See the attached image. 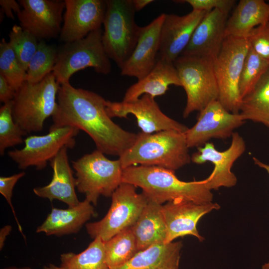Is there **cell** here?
Segmentation results:
<instances>
[{"label": "cell", "instance_id": "5", "mask_svg": "<svg viewBox=\"0 0 269 269\" xmlns=\"http://www.w3.org/2000/svg\"><path fill=\"white\" fill-rule=\"evenodd\" d=\"M102 42L110 60L121 69L136 44L140 26L135 23L132 0H106Z\"/></svg>", "mask_w": 269, "mask_h": 269}, {"label": "cell", "instance_id": "26", "mask_svg": "<svg viewBox=\"0 0 269 269\" xmlns=\"http://www.w3.org/2000/svg\"><path fill=\"white\" fill-rule=\"evenodd\" d=\"M162 205L148 201L139 218L131 227L138 251L155 244H165L166 227Z\"/></svg>", "mask_w": 269, "mask_h": 269}, {"label": "cell", "instance_id": "45", "mask_svg": "<svg viewBox=\"0 0 269 269\" xmlns=\"http://www.w3.org/2000/svg\"><path fill=\"white\" fill-rule=\"evenodd\" d=\"M262 269H269V261L264 264L262 268Z\"/></svg>", "mask_w": 269, "mask_h": 269}, {"label": "cell", "instance_id": "24", "mask_svg": "<svg viewBox=\"0 0 269 269\" xmlns=\"http://www.w3.org/2000/svg\"><path fill=\"white\" fill-rule=\"evenodd\" d=\"M269 21V3L264 0H241L228 18L225 35L247 38L255 27Z\"/></svg>", "mask_w": 269, "mask_h": 269}, {"label": "cell", "instance_id": "11", "mask_svg": "<svg viewBox=\"0 0 269 269\" xmlns=\"http://www.w3.org/2000/svg\"><path fill=\"white\" fill-rule=\"evenodd\" d=\"M79 130L72 127L49 128L48 134L30 135L24 140V145L20 149L9 151L8 156L21 169L35 167L36 170L45 168L48 162L63 148H73L75 137Z\"/></svg>", "mask_w": 269, "mask_h": 269}, {"label": "cell", "instance_id": "36", "mask_svg": "<svg viewBox=\"0 0 269 269\" xmlns=\"http://www.w3.org/2000/svg\"><path fill=\"white\" fill-rule=\"evenodd\" d=\"M25 175V173L22 171L13 174L9 176H0V193L4 197L8 205L10 207L15 221L17 225L19 231L22 234L24 239L25 240V237L23 233L22 227L19 223L11 202L13 189L17 181Z\"/></svg>", "mask_w": 269, "mask_h": 269}, {"label": "cell", "instance_id": "19", "mask_svg": "<svg viewBox=\"0 0 269 269\" xmlns=\"http://www.w3.org/2000/svg\"><path fill=\"white\" fill-rule=\"evenodd\" d=\"M229 12L215 9L206 13L194 30L181 55L207 58L214 60L226 37Z\"/></svg>", "mask_w": 269, "mask_h": 269}, {"label": "cell", "instance_id": "44", "mask_svg": "<svg viewBox=\"0 0 269 269\" xmlns=\"http://www.w3.org/2000/svg\"><path fill=\"white\" fill-rule=\"evenodd\" d=\"M2 269H33L30 267H16V266H9V267H6Z\"/></svg>", "mask_w": 269, "mask_h": 269}, {"label": "cell", "instance_id": "10", "mask_svg": "<svg viewBox=\"0 0 269 269\" xmlns=\"http://www.w3.org/2000/svg\"><path fill=\"white\" fill-rule=\"evenodd\" d=\"M136 187L122 182L112 194L111 206L101 220L85 225L88 235L93 239L100 237L106 242L123 230L132 227L137 221L148 202Z\"/></svg>", "mask_w": 269, "mask_h": 269}, {"label": "cell", "instance_id": "18", "mask_svg": "<svg viewBox=\"0 0 269 269\" xmlns=\"http://www.w3.org/2000/svg\"><path fill=\"white\" fill-rule=\"evenodd\" d=\"M206 13L192 10L182 16L165 13L160 30L157 58L174 62L188 45L194 30Z\"/></svg>", "mask_w": 269, "mask_h": 269}, {"label": "cell", "instance_id": "22", "mask_svg": "<svg viewBox=\"0 0 269 269\" xmlns=\"http://www.w3.org/2000/svg\"><path fill=\"white\" fill-rule=\"evenodd\" d=\"M96 215L93 206L86 199L77 205L67 209L53 207L45 221L37 227L36 232L58 237L75 234Z\"/></svg>", "mask_w": 269, "mask_h": 269}, {"label": "cell", "instance_id": "6", "mask_svg": "<svg viewBox=\"0 0 269 269\" xmlns=\"http://www.w3.org/2000/svg\"><path fill=\"white\" fill-rule=\"evenodd\" d=\"M103 30H95L85 37L66 43L57 51L52 73L60 85L70 83L71 76L86 68L91 67L99 74L107 75L111 63L102 42Z\"/></svg>", "mask_w": 269, "mask_h": 269}, {"label": "cell", "instance_id": "13", "mask_svg": "<svg viewBox=\"0 0 269 269\" xmlns=\"http://www.w3.org/2000/svg\"><path fill=\"white\" fill-rule=\"evenodd\" d=\"M245 122L240 113H232L218 100L213 101L199 112L196 124L185 133L188 146L198 148L212 138H228Z\"/></svg>", "mask_w": 269, "mask_h": 269}, {"label": "cell", "instance_id": "30", "mask_svg": "<svg viewBox=\"0 0 269 269\" xmlns=\"http://www.w3.org/2000/svg\"><path fill=\"white\" fill-rule=\"evenodd\" d=\"M58 50L43 40L38 42L37 49L26 71V81L35 84L51 73L55 64Z\"/></svg>", "mask_w": 269, "mask_h": 269}, {"label": "cell", "instance_id": "12", "mask_svg": "<svg viewBox=\"0 0 269 269\" xmlns=\"http://www.w3.org/2000/svg\"><path fill=\"white\" fill-rule=\"evenodd\" d=\"M106 111L111 118H127L134 115L141 132L152 134L162 131L174 130L185 133L189 128L164 114L154 98L144 94L132 101H107Z\"/></svg>", "mask_w": 269, "mask_h": 269}, {"label": "cell", "instance_id": "14", "mask_svg": "<svg viewBox=\"0 0 269 269\" xmlns=\"http://www.w3.org/2000/svg\"><path fill=\"white\" fill-rule=\"evenodd\" d=\"M246 143L242 136L234 132L232 135L230 146L225 150H218L211 142L206 143L197 148V152L191 156V161L201 164L210 162L214 169L210 175L205 179L207 187L210 190H218L222 187H232L237 182L231 169L234 162L244 153Z\"/></svg>", "mask_w": 269, "mask_h": 269}, {"label": "cell", "instance_id": "29", "mask_svg": "<svg viewBox=\"0 0 269 269\" xmlns=\"http://www.w3.org/2000/svg\"><path fill=\"white\" fill-rule=\"evenodd\" d=\"M104 245L106 263L109 269L124 265L139 252L131 227L104 242Z\"/></svg>", "mask_w": 269, "mask_h": 269}, {"label": "cell", "instance_id": "3", "mask_svg": "<svg viewBox=\"0 0 269 269\" xmlns=\"http://www.w3.org/2000/svg\"><path fill=\"white\" fill-rule=\"evenodd\" d=\"M189 148L185 133L174 130L152 134L141 132L119 159L123 169L138 164L175 171L191 161Z\"/></svg>", "mask_w": 269, "mask_h": 269}, {"label": "cell", "instance_id": "38", "mask_svg": "<svg viewBox=\"0 0 269 269\" xmlns=\"http://www.w3.org/2000/svg\"><path fill=\"white\" fill-rule=\"evenodd\" d=\"M15 90L4 77L0 74V101L4 104L12 101L15 94Z\"/></svg>", "mask_w": 269, "mask_h": 269}, {"label": "cell", "instance_id": "4", "mask_svg": "<svg viewBox=\"0 0 269 269\" xmlns=\"http://www.w3.org/2000/svg\"><path fill=\"white\" fill-rule=\"evenodd\" d=\"M60 85L51 72L35 84L25 81L12 100L14 122L27 134L42 131L45 121L54 115Z\"/></svg>", "mask_w": 269, "mask_h": 269}, {"label": "cell", "instance_id": "28", "mask_svg": "<svg viewBox=\"0 0 269 269\" xmlns=\"http://www.w3.org/2000/svg\"><path fill=\"white\" fill-rule=\"evenodd\" d=\"M60 262V266L64 269H109L106 260L104 242L100 237L94 239L80 253L61 254Z\"/></svg>", "mask_w": 269, "mask_h": 269}, {"label": "cell", "instance_id": "31", "mask_svg": "<svg viewBox=\"0 0 269 269\" xmlns=\"http://www.w3.org/2000/svg\"><path fill=\"white\" fill-rule=\"evenodd\" d=\"M269 68V62L256 53L250 46L239 81L242 99L253 89Z\"/></svg>", "mask_w": 269, "mask_h": 269}, {"label": "cell", "instance_id": "34", "mask_svg": "<svg viewBox=\"0 0 269 269\" xmlns=\"http://www.w3.org/2000/svg\"><path fill=\"white\" fill-rule=\"evenodd\" d=\"M0 74L16 91L26 81V71L17 60L8 42H0Z\"/></svg>", "mask_w": 269, "mask_h": 269}, {"label": "cell", "instance_id": "43", "mask_svg": "<svg viewBox=\"0 0 269 269\" xmlns=\"http://www.w3.org/2000/svg\"><path fill=\"white\" fill-rule=\"evenodd\" d=\"M43 269H64L61 266H57L52 264H49L47 266H44Z\"/></svg>", "mask_w": 269, "mask_h": 269}, {"label": "cell", "instance_id": "17", "mask_svg": "<svg viewBox=\"0 0 269 269\" xmlns=\"http://www.w3.org/2000/svg\"><path fill=\"white\" fill-rule=\"evenodd\" d=\"M220 208L216 203L201 204L184 200L169 201L162 205V213L166 227L165 244L187 235L193 236L203 241L204 238L197 229L198 221L205 214Z\"/></svg>", "mask_w": 269, "mask_h": 269}, {"label": "cell", "instance_id": "25", "mask_svg": "<svg viewBox=\"0 0 269 269\" xmlns=\"http://www.w3.org/2000/svg\"><path fill=\"white\" fill-rule=\"evenodd\" d=\"M182 246L181 241L153 245L124 265L110 269H178Z\"/></svg>", "mask_w": 269, "mask_h": 269}, {"label": "cell", "instance_id": "21", "mask_svg": "<svg viewBox=\"0 0 269 269\" xmlns=\"http://www.w3.org/2000/svg\"><path fill=\"white\" fill-rule=\"evenodd\" d=\"M67 149V147H63L49 161L53 171L49 183L35 187L33 191L39 197L47 199L51 202L59 200L71 207L77 205L80 201L76 195V180L69 163Z\"/></svg>", "mask_w": 269, "mask_h": 269}, {"label": "cell", "instance_id": "8", "mask_svg": "<svg viewBox=\"0 0 269 269\" xmlns=\"http://www.w3.org/2000/svg\"><path fill=\"white\" fill-rule=\"evenodd\" d=\"M214 61L204 57L180 55L174 61L187 97L183 113L184 118L218 100L219 89Z\"/></svg>", "mask_w": 269, "mask_h": 269}, {"label": "cell", "instance_id": "33", "mask_svg": "<svg viewBox=\"0 0 269 269\" xmlns=\"http://www.w3.org/2000/svg\"><path fill=\"white\" fill-rule=\"evenodd\" d=\"M37 40L33 35L16 24L13 25L9 33L8 43L26 71L37 49Z\"/></svg>", "mask_w": 269, "mask_h": 269}, {"label": "cell", "instance_id": "23", "mask_svg": "<svg viewBox=\"0 0 269 269\" xmlns=\"http://www.w3.org/2000/svg\"><path fill=\"white\" fill-rule=\"evenodd\" d=\"M172 85L181 87L173 62L157 58L152 70L127 89L123 101L136 100L144 94L154 98L165 94Z\"/></svg>", "mask_w": 269, "mask_h": 269}, {"label": "cell", "instance_id": "35", "mask_svg": "<svg viewBox=\"0 0 269 269\" xmlns=\"http://www.w3.org/2000/svg\"><path fill=\"white\" fill-rule=\"evenodd\" d=\"M247 38L251 48L269 62V21L253 29Z\"/></svg>", "mask_w": 269, "mask_h": 269}, {"label": "cell", "instance_id": "42", "mask_svg": "<svg viewBox=\"0 0 269 269\" xmlns=\"http://www.w3.org/2000/svg\"><path fill=\"white\" fill-rule=\"evenodd\" d=\"M254 163L260 167L264 169L269 174V165L265 163L256 157H253Z\"/></svg>", "mask_w": 269, "mask_h": 269}, {"label": "cell", "instance_id": "9", "mask_svg": "<svg viewBox=\"0 0 269 269\" xmlns=\"http://www.w3.org/2000/svg\"><path fill=\"white\" fill-rule=\"evenodd\" d=\"M249 48L248 38L226 36L214 61L219 89L218 100L232 113H240L242 99L239 91V81Z\"/></svg>", "mask_w": 269, "mask_h": 269}, {"label": "cell", "instance_id": "16", "mask_svg": "<svg viewBox=\"0 0 269 269\" xmlns=\"http://www.w3.org/2000/svg\"><path fill=\"white\" fill-rule=\"evenodd\" d=\"M60 39L65 43L85 37L101 28L106 11L104 0H65Z\"/></svg>", "mask_w": 269, "mask_h": 269}, {"label": "cell", "instance_id": "7", "mask_svg": "<svg viewBox=\"0 0 269 269\" xmlns=\"http://www.w3.org/2000/svg\"><path fill=\"white\" fill-rule=\"evenodd\" d=\"M72 166L77 190L95 205L100 196L111 197L122 183L120 160H110L97 149L72 161Z\"/></svg>", "mask_w": 269, "mask_h": 269}, {"label": "cell", "instance_id": "1", "mask_svg": "<svg viewBox=\"0 0 269 269\" xmlns=\"http://www.w3.org/2000/svg\"><path fill=\"white\" fill-rule=\"evenodd\" d=\"M106 102L100 95L75 88L70 83L61 85L51 126L82 130L92 139L97 150L120 157L133 145L137 134L125 131L112 121L106 111Z\"/></svg>", "mask_w": 269, "mask_h": 269}, {"label": "cell", "instance_id": "39", "mask_svg": "<svg viewBox=\"0 0 269 269\" xmlns=\"http://www.w3.org/2000/svg\"><path fill=\"white\" fill-rule=\"evenodd\" d=\"M0 5L6 16L12 19H14L13 11L17 14L21 10L19 3L15 0H0Z\"/></svg>", "mask_w": 269, "mask_h": 269}, {"label": "cell", "instance_id": "41", "mask_svg": "<svg viewBox=\"0 0 269 269\" xmlns=\"http://www.w3.org/2000/svg\"><path fill=\"white\" fill-rule=\"evenodd\" d=\"M133 4L135 11L143 9L149 3L153 2L152 0H132Z\"/></svg>", "mask_w": 269, "mask_h": 269}, {"label": "cell", "instance_id": "27", "mask_svg": "<svg viewBox=\"0 0 269 269\" xmlns=\"http://www.w3.org/2000/svg\"><path fill=\"white\" fill-rule=\"evenodd\" d=\"M240 113L244 120L269 128V68L253 89L242 100Z\"/></svg>", "mask_w": 269, "mask_h": 269}, {"label": "cell", "instance_id": "37", "mask_svg": "<svg viewBox=\"0 0 269 269\" xmlns=\"http://www.w3.org/2000/svg\"><path fill=\"white\" fill-rule=\"evenodd\" d=\"M174 1L187 3L192 7V10L207 12L215 9H219L229 12L235 3L234 0H185Z\"/></svg>", "mask_w": 269, "mask_h": 269}, {"label": "cell", "instance_id": "20", "mask_svg": "<svg viewBox=\"0 0 269 269\" xmlns=\"http://www.w3.org/2000/svg\"><path fill=\"white\" fill-rule=\"evenodd\" d=\"M165 13H161L148 25L140 27L136 44L121 69L122 76L144 78L154 68L158 57L160 33Z\"/></svg>", "mask_w": 269, "mask_h": 269}, {"label": "cell", "instance_id": "15", "mask_svg": "<svg viewBox=\"0 0 269 269\" xmlns=\"http://www.w3.org/2000/svg\"><path fill=\"white\" fill-rule=\"evenodd\" d=\"M17 14L20 26L37 40L56 38L60 33L64 0H19Z\"/></svg>", "mask_w": 269, "mask_h": 269}, {"label": "cell", "instance_id": "32", "mask_svg": "<svg viewBox=\"0 0 269 269\" xmlns=\"http://www.w3.org/2000/svg\"><path fill=\"white\" fill-rule=\"evenodd\" d=\"M12 101L0 108V154L5 150L24 142L23 136L27 134L14 122L12 112Z\"/></svg>", "mask_w": 269, "mask_h": 269}, {"label": "cell", "instance_id": "40", "mask_svg": "<svg viewBox=\"0 0 269 269\" xmlns=\"http://www.w3.org/2000/svg\"><path fill=\"white\" fill-rule=\"evenodd\" d=\"M12 230L10 225H5L0 230V250H1L4 246L7 237L9 235Z\"/></svg>", "mask_w": 269, "mask_h": 269}, {"label": "cell", "instance_id": "2", "mask_svg": "<svg viewBox=\"0 0 269 269\" xmlns=\"http://www.w3.org/2000/svg\"><path fill=\"white\" fill-rule=\"evenodd\" d=\"M122 182L140 188L148 201L162 205L184 200L197 203L212 202L213 194L205 179L186 182L175 171L158 166L134 165L123 169Z\"/></svg>", "mask_w": 269, "mask_h": 269}]
</instances>
